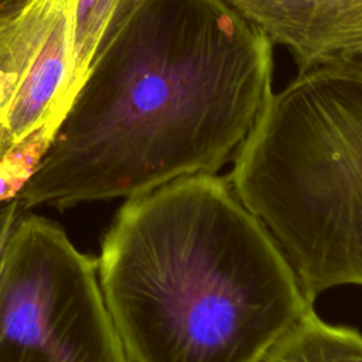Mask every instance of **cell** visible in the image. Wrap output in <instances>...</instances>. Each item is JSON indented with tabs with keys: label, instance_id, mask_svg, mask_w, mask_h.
<instances>
[{
	"label": "cell",
	"instance_id": "4",
	"mask_svg": "<svg viewBox=\"0 0 362 362\" xmlns=\"http://www.w3.org/2000/svg\"><path fill=\"white\" fill-rule=\"evenodd\" d=\"M0 362H132L98 259L57 222L25 211L0 257Z\"/></svg>",
	"mask_w": 362,
	"mask_h": 362
},
{
	"label": "cell",
	"instance_id": "2",
	"mask_svg": "<svg viewBox=\"0 0 362 362\" xmlns=\"http://www.w3.org/2000/svg\"><path fill=\"white\" fill-rule=\"evenodd\" d=\"M98 264L132 362H259L313 307L274 238L215 173L127 198Z\"/></svg>",
	"mask_w": 362,
	"mask_h": 362
},
{
	"label": "cell",
	"instance_id": "10",
	"mask_svg": "<svg viewBox=\"0 0 362 362\" xmlns=\"http://www.w3.org/2000/svg\"><path fill=\"white\" fill-rule=\"evenodd\" d=\"M21 212L23 209L20 208L17 198L0 201V257L6 246V242L10 236L11 228Z\"/></svg>",
	"mask_w": 362,
	"mask_h": 362
},
{
	"label": "cell",
	"instance_id": "7",
	"mask_svg": "<svg viewBox=\"0 0 362 362\" xmlns=\"http://www.w3.org/2000/svg\"><path fill=\"white\" fill-rule=\"evenodd\" d=\"M259 362H362V334L322 321L310 307Z\"/></svg>",
	"mask_w": 362,
	"mask_h": 362
},
{
	"label": "cell",
	"instance_id": "11",
	"mask_svg": "<svg viewBox=\"0 0 362 362\" xmlns=\"http://www.w3.org/2000/svg\"><path fill=\"white\" fill-rule=\"evenodd\" d=\"M16 81H17L16 75L0 71V110L8 102V99L11 96V92L14 89Z\"/></svg>",
	"mask_w": 362,
	"mask_h": 362
},
{
	"label": "cell",
	"instance_id": "8",
	"mask_svg": "<svg viewBox=\"0 0 362 362\" xmlns=\"http://www.w3.org/2000/svg\"><path fill=\"white\" fill-rule=\"evenodd\" d=\"M133 0H72L71 69L65 95L69 112L93 64Z\"/></svg>",
	"mask_w": 362,
	"mask_h": 362
},
{
	"label": "cell",
	"instance_id": "1",
	"mask_svg": "<svg viewBox=\"0 0 362 362\" xmlns=\"http://www.w3.org/2000/svg\"><path fill=\"white\" fill-rule=\"evenodd\" d=\"M273 47L225 0H133L20 208L132 198L216 173L274 92Z\"/></svg>",
	"mask_w": 362,
	"mask_h": 362
},
{
	"label": "cell",
	"instance_id": "6",
	"mask_svg": "<svg viewBox=\"0 0 362 362\" xmlns=\"http://www.w3.org/2000/svg\"><path fill=\"white\" fill-rule=\"evenodd\" d=\"M72 0H57L21 65L0 120L14 143L45 123L61 126L71 69Z\"/></svg>",
	"mask_w": 362,
	"mask_h": 362
},
{
	"label": "cell",
	"instance_id": "9",
	"mask_svg": "<svg viewBox=\"0 0 362 362\" xmlns=\"http://www.w3.org/2000/svg\"><path fill=\"white\" fill-rule=\"evenodd\" d=\"M40 0H0V41L37 6Z\"/></svg>",
	"mask_w": 362,
	"mask_h": 362
},
{
	"label": "cell",
	"instance_id": "5",
	"mask_svg": "<svg viewBox=\"0 0 362 362\" xmlns=\"http://www.w3.org/2000/svg\"><path fill=\"white\" fill-rule=\"evenodd\" d=\"M286 49L298 71L362 64V0H225Z\"/></svg>",
	"mask_w": 362,
	"mask_h": 362
},
{
	"label": "cell",
	"instance_id": "3",
	"mask_svg": "<svg viewBox=\"0 0 362 362\" xmlns=\"http://www.w3.org/2000/svg\"><path fill=\"white\" fill-rule=\"evenodd\" d=\"M310 301L362 286V64H328L273 92L228 177Z\"/></svg>",
	"mask_w": 362,
	"mask_h": 362
},
{
	"label": "cell",
	"instance_id": "12",
	"mask_svg": "<svg viewBox=\"0 0 362 362\" xmlns=\"http://www.w3.org/2000/svg\"><path fill=\"white\" fill-rule=\"evenodd\" d=\"M14 144L10 133L7 132V129L4 127V124L0 120V163L3 161L4 156L7 154V151L11 148V146Z\"/></svg>",
	"mask_w": 362,
	"mask_h": 362
}]
</instances>
